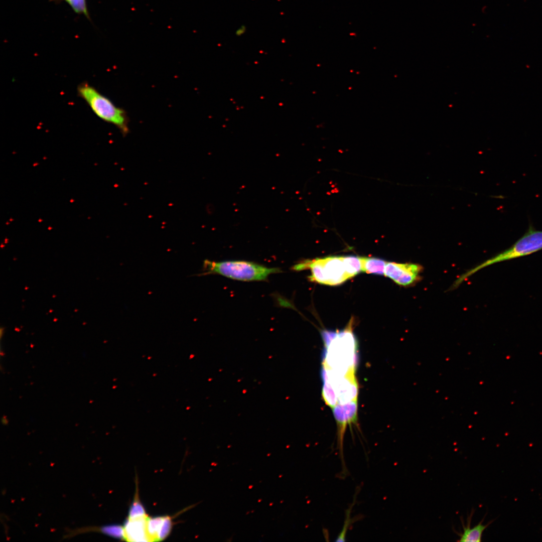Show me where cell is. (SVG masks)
I'll use <instances>...</instances> for the list:
<instances>
[{"instance_id": "6da1fadb", "label": "cell", "mask_w": 542, "mask_h": 542, "mask_svg": "<svg viewBox=\"0 0 542 542\" xmlns=\"http://www.w3.org/2000/svg\"><path fill=\"white\" fill-rule=\"evenodd\" d=\"M203 271L197 276L216 274L243 282L264 281L270 275L282 272L280 268L267 267L250 261H215L209 259L204 260Z\"/></svg>"}, {"instance_id": "7a4b0ae2", "label": "cell", "mask_w": 542, "mask_h": 542, "mask_svg": "<svg viewBox=\"0 0 542 542\" xmlns=\"http://www.w3.org/2000/svg\"><path fill=\"white\" fill-rule=\"evenodd\" d=\"M352 324L337 334L326 348L323 366L337 374L354 373L357 362V341L352 332Z\"/></svg>"}, {"instance_id": "3957f363", "label": "cell", "mask_w": 542, "mask_h": 542, "mask_svg": "<svg viewBox=\"0 0 542 542\" xmlns=\"http://www.w3.org/2000/svg\"><path fill=\"white\" fill-rule=\"evenodd\" d=\"M78 95L101 119L116 126L124 134L128 132V119L124 110L87 82L77 87Z\"/></svg>"}, {"instance_id": "277c9868", "label": "cell", "mask_w": 542, "mask_h": 542, "mask_svg": "<svg viewBox=\"0 0 542 542\" xmlns=\"http://www.w3.org/2000/svg\"><path fill=\"white\" fill-rule=\"evenodd\" d=\"M542 249V231L529 225L527 231L510 247L468 270L453 285L457 287L469 277L481 269L501 261L525 256Z\"/></svg>"}, {"instance_id": "5b68a950", "label": "cell", "mask_w": 542, "mask_h": 542, "mask_svg": "<svg viewBox=\"0 0 542 542\" xmlns=\"http://www.w3.org/2000/svg\"><path fill=\"white\" fill-rule=\"evenodd\" d=\"M292 269L296 271L310 269V281L326 285H339L351 278L347 272L344 256L305 260L295 264Z\"/></svg>"}, {"instance_id": "8992f818", "label": "cell", "mask_w": 542, "mask_h": 542, "mask_svg": "<svg viewBox=\"0 0 542 542\" xmlns=\"http://www.w3.org/2000/svg\"><path fill=\"white\" fill-rule=\"evenodd\" d=\"M357 400L341 404H336L333 408V413L337 426V447L341 461L342 471L341 478H345L348 474L344 458L343 442L346 427L348 425L354 423L357 421Z\"/></svg>"}, {"instance_id": "52a82bcc", "label": "cell", "mask_w": 542, "mask_h": 542, "mask_svg": "<svg viewBox=\"0 0 542 542\" xmlns=\"http://www.w3.org/2000/svg\"><path fill=\"white\" fill-rule=\"evenodd\" d=\"M421 265L413 263L387 262L384 275L398 285L406 287L415 285L421 279Z\"/></svg>"}, {"instance_id": "ba28073f", "label": "cell", "mask_w": 542, "mask_h": 542, "mask_svg": "<svg viewBox=\"0 0 542 542\" xmlns=\"http://www.w3.org/2000/svg\"><path fill=\"white\" fill-rule=\"evenodd\" d=\"M148 515L133 519L127 518L123 525L124 539L129 541H151L147 530Z\"/></svg>"}, {"instance_id": "9c48e42d", "label": "cell", "mask_w": 542, "mask_h": 542, "mask_svg": "<svg viewBox=\"0 0 542 542\" xmlns=\"http://www.w3.org/2000/svg\"><path fill=\"white\" fill-rule=\"evenodd\" d=\"M473 514V510L471 511L470 516L467 518V524L466 526L462 519L461 518L463 526V532L461 533L457 532L460 536V539L458 540V541H481L483 531L493 521H491L487 524L484 525L482 524L484 519V517L477 525L471 528L470 524Z\"/></svg>"}, {"instance_id": "30bf717a", "label": "cell", "mask_w": 542, "mask_h": 542, "mask_svg": "<svg viewBox=\"0 0 542 542\" xmlns=\"http://www.w3.org/2000/svg\"><path fill=\"white\" fill-rule=\"evenodd\" d=\"M88 531L99 532L113 537L124 539V527L119 525L81 528L79 529L72 530L70 533L67 534L66 537H70L80 533Z\"/></svg>"}, {"instance_id": "8fae6325", "label": "cell", "mask_w": 542, "mask_h": 542, "mask_svg": "<svg viewBox=\"0 0 542 542\" xmlns=\"http://www.w3.org/2000/svg\"><path fill=\"white\" fill-rule=\"evenodd\" d=\"M362 272L368 274L382 275L387 261L375 257H360Z\"/></svg>"}, {"instance_id": "7c38bea8", "label": "cell", "mask_w": 542, "mask_h": 542, "mask_svg": "<svg viewBox=\"0 0 542 542\" xmlns=\"http://www.w3.org/2000/svg\"><path fill=\"white\" fill-rule=\"evenodd\" d=\"M323 382L322 397L326 404L333 408L338 402L336 393L331 384L327 380H324Z\"/></svg>"}, {"instance_id": "4fadbf2b", "label": "cell", "mask_w": 542, "mask_h": 542, "mask_svg": "<svg viewBox=\"0 0 542 542\" xmlns=\"http://www.w3.org/2000/svg\"><path fill=\"white\" fill-rule=\"evenodd\" d=\"M147 515L145 509L139 499L137 488L134 500L129 509L128 518L133 519Z\"/></svg>"}, {"instance_id": "5bb4252c", "label": "cell", "mask_w": 542, "mask_h": 542, "mask_svg": "<svg viewBox=\"0 0 542 542\" xmlns=\"http://www.w3.org/2000/svg\"><path fill=\"white\" fill-rule=\"evenodd\" d=\"M58 1V0H56ZM66 2L77 14L89 17L86 0H59Z\"/></svg>"}, {"instance_id": "9a60e30c", "label": "cell", "mask_w": 542, "mask_h": 542, "mask_svg": "<svg viewBox=\"0 0 542 542\" xmlns=\"http://www.w3.org/2000/svg\"><path fill=\"white\" fill-rule=\"evenodd\" d=\"M356 495V494H355L354 496V502L352 503V505H350L349 508L346 510V518L344 524L343 525V527L342 529L341 532L339 533V535L337 536L336 539V541H344L346 540L345 538L347 531L349 528V526L352 522H351L352 521L353 519H351L350 515L352 508L354 506V502L355 501Z\"/></svg>"}, {"instance_id": "2e32d148", "label": "cell", "mask_w": 542, "mask_h": 542, "mask_svg": "<svg viewBox=\"0 0 542 542\" xmlns=\"http://www.w3.org/2000/svg\"><path fill=\"white\" fill-rule=\"evenodd\" d=\"M246 31V27L244 25H241L235 31V33L236 36H240L242 35Z\"/></svg>"}]
</instances>
